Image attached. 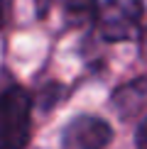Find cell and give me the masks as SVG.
<instances>
[{"instance_id":"obj_1","label":"cell","mask_w":147,"mask_h":149,"mask_svg":"<svg viewBox=\"0 0 147 149\" xmlns=\"http://www.w3.org/2000/svg\"><path fill=\"white\" fill-rule=\"evenodd\" d=\"M32 125V100L22 88L0 93V149H24Z\"/></svg>"},{"instance_id":"obj_2","label":"cell","mask_w":147,"mask_h":149,"mask_svg":"<svg viewBox=\"0 0 147 149\" xmlns=\"http://www.w3.org/2000/svg\"><path fill=\"white\" fill-rule=\"evenodd\" d=\"M101 37L108 42H125L140 32L142 0H106L96 12Z\"/></svg>"},{"instance_id":"obj_3","label":"cell","mask_w":147,"mask_h":149,"mask_svg":"<svg viewBox=\"0 0 147 149\" xmlns=\"http://www.w3.org/2000/svg\"><path fill=\"white\" fill-rule=\"evenodd\" d=\"M110 139H113L110 125L93 115L74 117L61 134L66 149H106Z\"/></svg>"},{"instance_id":"obj_4","label":"cell","mask_w":147,"mask_h":149,"mask_svg":"<svg viewBox=\"0 0 147 149\" xmlns=\"http://www.w3.org/2000/svg\"><path fill=\"white\" fill-rule=\"evenodd\" d=\"M147 95V78L142 81H132V83H127L123 91H118V95H115V100H118V110H123V115H130L135 108H137V100H142Z\"/></svg>"},{"instance_id":"obj_5","label":"cell","mask_w":147,"mask_h":149,"mask_svg":"<svg viewBox=\"0 0 147 149\" xmlns=\"http://www.w3.org/2000/svg\"><path fill=\"white\" fill-rule=\"evenodd\" d=\"M66 17L71 24H86L98 12V0H66L64 3Z\"/></svg>"},{"instance_id":"obj_6","label":"cell","mask_w":147,"mask_h":149,"mask_svg":"<svg viewBox=\"0 0 147 149\" xmlns=\"http://www.w3.org/2000/svg\"><path fill=\"white\" fill-rule=\"evenodd\" d=\"M135 144H137V149H147V117L140 122V127H137V134H135Z\"/></svg>"},{"instance_id":"obj_7","label":"cell","mask_w":147,"mask_h":149,"mask_svg":"<svg viewBox=\"0 0 147 149\" xmlns=\"http://www.w3.org/2000/svg\"><path fill=\"white\" fill-rule=\"evenodd\" d=\"M8 15H10V0H0V29L8 22Z\"/></svg>"}]
</instances>
